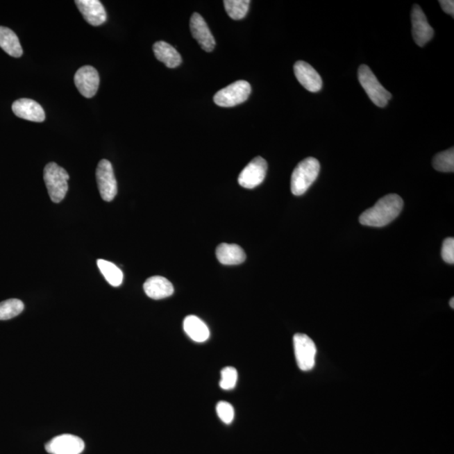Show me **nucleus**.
I'll return each mask as SVG.
<instances>
[{"label":"nucleus","mask_w":454,"mask_h":454,"mask_svg":"<svg viewBox=\"0 0 454 454\" xmlns=\"http://www.w3.org/2000/svg\"><path fill=\"white\" fill-rule=\"evenodd\" d=\"M404 202L399 195L392 194L381 198L371 208L362 212L360 217L362 225L383 227L399 217Z\"/></svg>","instance_id":"f257e3e1"},{"label":"nucleus","mask_w":454,"mask_h":454,"mask_svg":"<svg viewBox=\"0 0 454 454\" xmlns=\"http://www.w3.org/2000/svg\"><path fill=\"white\" fill-rule=\"evenodd\" d=\"M96 180L99 193L103 201H112L117 194V181L112 165L106 159L99 162L96 169Z\"/></svg>","instance_id":"0eeeda50"},{"label":"nucleus","mask_w":454,"mask_h":454,"mask_svg":"<svg viewBox=\"0 0 454 454\" xmlns=\"http://www.w3.org/2000/svg\"><path fill=\"white\" fill-rule=\"evenodd\" d=\"M190 31L199 45L207 53H210L216 47V41L208 25L200 14L194 13L190 18Z\"/></svg>","instance_id":"f8f14e48"},{"label":"nucleus","mask_w":454,"mask_h":454,"mask_svg":"<svg viewBox=\"0 0 454 454\" xmlns=\"http://www.w3.org/2000/svg\"><path fill=\"white\" fill-rule=\"evenodd\" d=\"M75 3L90 25L99 26L106 22L107 15L105 7L99 0H77Z\"/></svg>","instance_id":"2eb2a0df"},{"label":"nucleus","mask_w":454,"mask_h":454,"mask_svg":"<svg viewBox=\"0 0 454 454\" xmlns=\"http://www.w3.org/2000/svg\"><path fill=\"white\" fill-rule=\"evenodd\" d=\"M442 258L447 264H454V239L453 237H448L444 241Z\"/></svg>","instance_id":"bb28decb"},{"label":"nucleus","mask_w":454,"mask_h":454,"mask_svg":"<svg viewBox=\"0 0 454 454\" xmlns=\"http://www.w3.org/2000/svg\"><path fill=\"white\" fill-rule=\"evenodd\" d=\"M412 35L414 41L422 47L433 37L434 31L419 6L415 5L412 11Z\"/></svg>","instance_id":"9b49d317"},{"label":"nucleus","mask_w":454,"mask_h":454,"mask_svg":"<svg viewBox=\"0 0 454 454\" xmlns=\"http://www.w3.org/2000/svg\"><path fill=\"white\" fill-rule=\"evenodd\" d=\"M250 94V83L244 81H239L219 90L215 94L214 102L218 106L233 107L245 102Z\"/></svg>","instance_id":"39448f33"},{"label":"nucleus","mask_w":454,"mask_h":454,"mask_svg":"<svg viewBox=\"0 0 454 454\" xmlns=\"http://www.w3.org/2000/svg\"><path fill=\"white\" fill-rule=\"evenodd\" d=\"M358 81L374 105L384 108L388 105L392 95L378 82L376 76L367 65H362L358 69Z\"/></svg>","instance_id":"20e7f679"},{"label":"nucleus","mask_w":454,"mask_h":454,"mask_svg":"<svg viewBox=\"0 0 454 454\" xmlns=\"http://www.w3.org/2000/svg\"><path fill=\"white\" fill-rule=\"evenodd\" d=\"M184 330L187 335L194 342H204L209 339L208 326L197 317H187L184 321Z\"/></svg>","instance_id":"6ab92c4d"},{"label":"nucleus","mask_w":454,"mask_h":454,"mask_svg":"<svg viewBox=\"0 0 454 454\" xmlns=\"http://www.w3.org/2000/svg\"><path fill=\"white\" fill-rule=\"evenodd\" d=\"M221 388L225 390L233 389L236 387L237 382V371L233 367H226L221 370Z\"/></svg>","instance_id":"393cba45"},{"label":"nucleus","mask_w":454,"mask_h":454,"mask_svg":"<svg viewBox=\"0 0 454 454\" xmlns=\"http://www.w3.org/2000/svg\"><path fill=\"white\" fill-rule=\"evenodd\" d=\"M97 265L103 277L106 278L107 282L110 285L114 287H119L123 282V273L118 267L110 262L103 260H99Z\"/></svg>","instance_id":"412c9836"},{"label":"nucleus","mask_w":454,"mask_h":454,"mask_svg":"<svg viewBox=\"0 0 454 454\" xmlns=\"http://www.w3.org/2000/svg\"><path fill=\"white\" fill-rule=\"evenodd\" d=\"M76 87L83 97L90 99L96 94L99 86L98 71L92 66H83L76 72Z\"/></svg>","instance_id":"1a4fd4ad"},{"label":"nucleus","mask_w":454,"mask_h":454,"mask_svg":"<svg viewBox=\"0 0 454 454\" xmlns=\"http://www.w3.org/2000/svg\"><path fill=\"white\" fill-rule=\"evenodd\" d=\"M0 47L13 58H21L23 54L17 34L5 26H0Z\"/></svg>","instance_id":"aec40b11"},{"label":"nucleus","mask_w":454,"mask_h":454,"mask_svg":"<svg viewBox=\"0 0 454 454\" xmlns=\"http://www.w3.org/2000/svg\"><path fill=\"white\" fill-rule=\"evenodd\" d=\"M449 305L451 306L452 309L454 308V299L452 298L451 300L449 301Z\"/></svg>","instance_id":"c85d7f7f"},{"label":"nucleus","mask_w":454,"mask_h":454,"mask_svg":"<svg viewBox=\"0 0 454 454\" xmlns=\"http://www.w3.org/2000/svg\"><path fill=\"white\" fill-rule=\"evenodd\" d=\"M294 75L299 83L310 92L316 93L322 87V79L312 66L304 61H298L294 66Z\"/></svg>","instance_id":"ddd939ff"},{"label":"nucleus","mask_w":454,"mask_h":454,"mask_svg":"<svg viewBox=\"0 0 454 454\" xmlns=\"http://www.w3.org/2000/svg\"><path fill=\"white\" fill-rule=\"evenodd\" d=\"M433 168L439 172L453 173L454 171L453 147L436 155L432 161Z\"/></svg>","instance_id":"b1692460"},{"label":"nucleus","mask_w":454,"mask_h":454,"mask_svg":"<svg viewBox=\"0 0 454 454\" xmlns=\"http://www.w3.org/2000/svg\"><path fill=\"white\" fill-rule=\"evenodd\" d=\"M25 305L18 299H10L5 301L0 302V320L6 321L12 319L21 314Z\"/></svg>","instance_id":"5701e85b"},{"label":"nucleus","mask_w":454,"mask_h":454,"mask_svg":"<svg viewBox=\"0 0 454 454\" xmlns=\"http://www.w3.org/2000/svg\"><path fill=\"white\" fill-rule=\"evenodd\" d=\"M217 412L219 418L226 424L232 423L235 411L233 406L226 401H220L217 405Z\"/></svg>","instance_id":"a878e982"},{"label":"nucleus","mask_w":454,"mask_h":454,"mask_svg":"<svg viewBox=\"0 0 454 454\" xmlns=\"http://www.w3.org/2000/svg\"><path fill=\"white\" fill-rule=\"evenodd\" d=\"M12 110L17 117L26 121L43 122L46 115L41 105L31 99H21L12 105Z\"/></svg>","instance_id":"4468645a"},{"label":"nucleus","mask_w":454,"mask_h":454,"mask_svg":"<svg viewBox=\"0 0 454 454\" xmlns=\"http://www.w3.org/2000/svg\"><path fill=\"white\" fill-rule=\"evenodd\" d=\"M85 448V442L71 434L55 437L46 445L47 452L51 454H81Z\"/></svg>","instance_id":"9d476101"},{"label":"nucleus","mask_w":454,"mask_h":454,"mask_svg":"<svg viewBox=\"0 0 454 454\" xmlns=\"http://www.w3.org/2000/svg\"><path fill=\"white\" fill-rule=\"evenodd\" d=\"M43 178L51 200L54 203L61 202L69 190V174L57 163L49 162L44 169Z\"/></svg>","instance_id":"7ed1b4c3"},{"label":"nucleus","mask_w":454,"mask_h":454,"mask_svg":"<svg viewBox=\"0 0 454 454\" xmlns=\"http://www.w3.org/2000/svg\"><path fill=\"white\" fill-rule=\"evenodd\" d=\"M268 170V163L261 157L253 159L238 177V183L245 189H254L264 182Z\"/></svg>","instance_id":"6e6552de"},{"label":"nucleus","mask_w":454,"mask_h":454,"mask_svg":"<svg viewBox=\"0 0 454 454\" xmlns=\"http://www.w3.org/2000/svg\"><path fill=\"white\" fill-rule=\"evenodd\" d=\"M250 3L249 0H225L224 6L229 17L239 21L248 14Z\"/></svg>","instance_id":"4be33fe9"},{"label":"nucleus","mask_w":454,"mask_h":454,"mask_svg":"<svg viewBox=\"0 0 454 454\" xmlns=\"http://www.w3.org/2000/svg\"><path fill=\"white\" fill-rule=\"evenodd\" d=\"M442 9L448 15H454V1L453 0H440Z\"/></svg>","instance_id":"cd10ccee"},{"label":"nucleus","mask_w":454,"mask_h":454,"mask_svg":"<svg viewBox=\"0 0 454 454\" xmlns=\"http://www.w3.org/2000/svg\"><path fill=\"white\" fill-rule=\"evenodd\" d=\"M320 162L314 158L301 161L293 171L292 176V192L296 196L304 194L318 177Z\"/></svg>","instance_id":"f03ea898"},{"label":"nucleus","mask_w":454,"mask_h":454,"mask_svg":"<svg viewBox=\"0 0 454 454\" xmlns=\"http://www.w3.org/2000/svg\"><path fill=\"white\" fill-rule=\"evenodd\" d=\"M153 53L155 57L169 69H175L182 63V58L178 51L165 42H158L154 44Z\"/></svg>","instance_id":"a211bd4d"},{"label":"nucleus","mask_w":454,"mask_h":454,"mask_svg":"<svg viewBox=\"0 0 454 454\" xmlns=\"http://www.w3.org/2000/svg\"><path fill=\"white\" fill-rule=\"evenodd\" d=\"M217 258L221 264L238 265L246 260V253L237 244H221L217 246Z\"/></svg>","instance_id":"f3484780"},{"label":"nucleus","mask_w":454,"mask_h":454,"mask_svg":"<svg viewBox=\"0 0 454 454\" xmlns=\"http://www.w3.org/2000/svg\"><path fill=\"white\" fill-rule=\"evenodd\" d=\"M147 296L153 300H162L172 296L174 292L172 283L162 276H153L147 278L143 285Z\"/></svg>","instance_id":"dca6fc26"},{"label":"nucleus","mask_w":454,"mask_h":454,"mask_svg":"<svg viewBox=\"0 0 454 454\" xmlns=\"http://www.w3.org/2000/svg\"><path fill=\"white\" fill-rule=\"evenodd\" d=\"M294 348L298 367L302 371H310L316 364L317 346L312 338L305 334L294 336Z\"/></svg>","instance_id":"423d86ee"}]
</instances>
